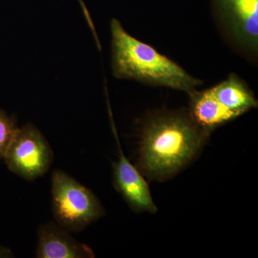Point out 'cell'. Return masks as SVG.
Returning a JSON list of instances; mask_svg holds the SVG:
<instances>
[{
  "label": "cell",
  "mask_w": 258,
  "mask_h": 258,
  "mask_svg": "<svg viewBox=\"0 0 258 258\" xmlns=\"http://www.w3.org/2000/svg\"><path fill=\"white\" fill-rule=\"evenodd\" d=\"M209 137L188 111L158 113L142 128L138 169L153 181L169 179L198 155Z\"/></svg>",
  "instance_id": "6da1fadb"
},
{
  "label": "cell",
  "mask_w": 258,
  "mask_h": 258,
  "mask_svg": "<svg viewBox=\"0 0 258 258\" xmlns=\"http://www.w3.org/2000/svg\"><path fill=\"white\" fill-rule=\"evenodd\" d=\"M111 30L112 71L117 79H134L188 94L203 83L154 47L129 35L118 20H111Z\"/></svg>",
  "instance_id": "7a4b0ae2"
},
{
  "label": "cell",
  "mask_w": 258,
  "mask_h": 258,
  "mask_svg": "<svg viewBox=\"0 0 258 258\" xmlns=\"http://www.w3.org/2000/svg\"><path fill=\"white\" fill-rule=\"evenodd\" d=\"M51 192L54 218L70 232H81L105 215L94 193L64 171L52 173Z\"/></svg>",
  "instance_id": "3957f363"
},
{
  "label": "cell",
  "mask_w": 258,
  "mask_h": 258,
  "mask_svg": "<svg viewBox=\"0 0 258 258\" xmlns=\"http://www.w3.org/2000/svg\"><path fill=\"white\" fill-rule=\"evenodd\" d=\"M50 144L32 123L19 128L4 159L12 172L32 181L45 175L53 161Z\"/></svg>",
  "instance_id": "277c9868"
},
{
  "label": "cell",
  "mask_w": 258,
  "mask_h": 258,
  "mask_svg": "<svg viewBox=\"0 0 258 258\" xmlns=\"http://www.w3.org/2000/svg\"><path fill=\"white\" fill-rule=\"evenodd\" d=\"M222 23L240 46L257 53L258 0H213Z\"/></svg>",
  "instance_id": "5b68a950"
},
{
  "label": "cell",
  "mask_w": 258,
  "mask_h": 258,
  "mask_svg": "<svg viewBox=\"0 0 258 258\" xmlns=\"http://www.w3.org/2000/svg\"><path fill=\"white\" fill-rule=\"evenodd\" d=\"M116 139L119 159L112 164L115 189L134 211L156 213L157 208L153 201L147 181L138 168L125 157L117 137Z\"/></svg>",
  "instance_id": "8992f818"
},
{
  "label": "cell",
  "mask_w": 258,
  "mask_h": 258,
  "mask_svg": "<svg viewBox=\"0 0 258 258\" xmlns=\"http://www.w3.org/2000/svg\"><path fill=\"white\" fill-rule=\"evenodd\" d=\"M37 258H93L92 249L75 240L57 222L42 224L37 230Z\"/></svg>",
  "instance_id": "52a82bcc"
},
{
  "label": "cell",
  "mask_w": 258,
  "mask_h": 258,
  "mask_svg": "<svg viewBox=\"0 0 258 258\" xmlns=\"http://www.w3.org/2000/svg\"><path fill=\"white\" fill-rule=\"evenodd\" d=\"M189 95L188 113L193 121L207 133L210 134L215 129L239 117L218 101L212 88L203 91L195 90Z\"/></svg>",
  "instance_id": "ba28073f"
},
{
  "label": "cell",
  "mask_w": 258,
  "mask_h": 258,
  "mask_svg": "<svg viewBox=\"0 0 258 258\" xmlns=\"http://www.w3.org/2000/svg\"><path fill=\"white\" fill-rule=\"evenodd\" d=\"M212 89L218 101L239 116L257 107V100L254 93L235 74H230L227 80L214 86Z\"/></svg>",
  "instance_id": "9c48e42d"
},
{
  "label": "cell",
  "mask_w": 258,
  "mask_h": 258,
  "mask_svg": "<svg viewBox=\"0 0 258 258\" xmlns=\"http://www.w3.org/2000/svg\"><path fill=\"white\" fill-rule=\"evenodd\" d=\"M18 128L16 118L0 109V159H4Z\"/></svg>",
  "instance_id": "30bf717a"
},
{
  "label": "cell",
  "mask_w": 258,
  "mask_h": 258,
  "mask_svg": "<svg viewBox=\"0 0 258 258\" xmlns=\"http://www.w3.org/2000/svg\"><path fill=\"white\" fill-rule=\"evenodd\" d=\"M0 257H14L11 249L0 245Z\"/></svg>",
  "instance_id": "8fae6325"
}]
</instances>
